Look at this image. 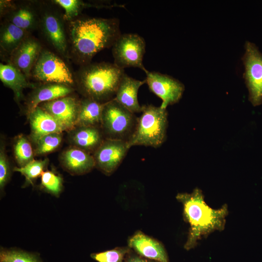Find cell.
<instances>
[{"label":"cell","instance_id":"e0dca14e","mask_svg":"<svg viewBox=\"0 0 262 262\" xmlns=\"http://www.w3.org/2000/svg\"><path fill=\"white\" fill-rule=\"evenodd\" d=\"M61 160L64 167L75 174L88 173L96 166L93 156L79 147L66 150L62 154Z\"/></svg>","mask_w":262,"mask_h":262},{"label":"cell","instance_id":"ac0fdd59","mask_svg":"<svg viewBox=\"0 0 262 262\" xmlns=\"http://www.w3.org/2000/svg\"><path fill=\"white\" fill-rule=\"evenodd\" d=\"M42 25L45 34L55 49L63 54L67 50V42L63 25L55 15L47 13L43 17Z\"/></svg>","mask_w":262,"mask_h":262},{"label":"cell","instance_id":"4316f807","mask_svg":"<svg viewBox=\"0 0 262 262\" xmlns=\"http://www.w3.org/2000/svg\"><path fill=\"white\" fill-rule=\"evenodd\" d=\"M41 176L43 188L48 193L59 196L63 188L61 177L50 171L43 172Z\"/></svg>","mask_w":262,"mask_h":262},{"label":"cell","instance_id":"1f68e13d","mask_svg":"<svg viewBox=\"0 0 262 262\" xmlns=\"http://www.w3.org/2000/svg\"><path fill=\"white\" fill-rule=\"evenodd\" d=\"M125 262H153L146 259L137 256L130 257Z\"/></svg>","mask_w":262,"mask_h":262},{"label":"cell","instance_id":"8992f818","mask_svg":"<svg viewBox=\"0 0 262 262\" xmlns=\"http://www.w3.org/2000/svg\"><path fill=\"white\" fill-rule=\"evenodd\" d=\"M112 47L114 64L118 67H137L145 72L147 70L143 64L146 52L143 37L135 33L121 34Z\"/></svg>","mask_w":262,"mask_h":262},{"label":"cell","instance_id":"ffe728a7","mask_svg":"<svg viewBox=\"0 0 262 262\" xmlns=\"http://www.w3.org/2000/svg\"><path fill=\"white\" fill-rule=\"evenodd\" d=\"M0 79L6 86L11 89L17 100L23 97L24 89L33 86L26 76L11 64L0 65Z\"/></svg>","mask_w":262,"mask_h":262},{"label":"cell","instance_id":"484cf974","mask_svg":"<svg viewBox=\"0 0 262 262\" xmlns=\"http://www.w3.org/2000/svg\"><path fill=\"white\" fill-rule=\"evenodd\" d=\"M48 162L47 159L33 160L23 166L15 167L14 170L23 175L26 178L27 183L33 184V180L41 176Z\"/></svg>","mask_w":262,"mask_h":262},{"label":"cell","instance_id":"f546056e","mask_svg":"<svg viewBox=\"0 0 262 262\" xmlns=\"http://www.w3.org/2000/svg\"><path fill=\"white\" fill-rule=\"evenodd\" d=\"M54 1L65 10L64 18L66 20L77 16L82 8L92 6L78 0H55Z\"/></svg>","mask_w":262,"mask_h":262},{"label":"cell","instance_id":"30bf717a","mask_svg":"<svg viewBox=\"0 0 262 262\" xmlns=\"http://www.w3.org/2000/svg\"><path fill=\"white\" fill-rule=\"evenodd\" d=\"M130 148L127 141L104 139L93 153L96 166L106 175L112 174L119 166Z\"/></svg>","mask_w":262,"mask_h":262},{"label":"cell","instance_id":"cb8c5ba5","mask_svg":"<svg viewBox=\"0 0 262 262\" xmlns=\"http://www.w3.org/2000/svg\"><path fill=\"white\" fill-rule=\"evenodd\" d=\"M0 262H43L36 253L16 248H1Z\"/></svg>","mask_w":262,"mask_h":262},{"label":"cell","instance_id":"d4e9b609","mask_svg":"<svg viewBox=\"0 0 262 262\" xmlns=\"http://www.w3.org/2000/svg\"><path fill=\"white\" fill-rule=\"evenodd\" d=\"M14 153L17 162L20 167L34 160L33 149L30 142L22 136L17 139L15 144Z\"/></svg>","mask_w":262,"mask_h":262},{"label":"cell","instance_id":"52a82bcc","mask_svg":"<svg viewBox=\"0 0 262 262\" xmlns=\"http://www.w3.org/2000/svg\"><path fill=\"white\" fill-rule=\"evenodd\" d=\"M31 75L45 83H57L70 85L74 83L73 75L64 61L48 50L41 51L35 62Z\"/></svg>","mask_w":262,"mask_h":262},{"label":"cell","instance_id":"4dcf8cb0","mask_svg":"<svg viewBox=\"0 0 262 262\" xmlns=\"http://www.w3.org/2000/svg\"><path fill=\"white\" fill-rule=\"evenodd\" d=\"M10 174L8 161L3 149L1 148L0 152V188L1 190L8 182Z\"/></svg>","mask_w":262,"mask_h":262},{"label":"cell","instance_id":"9a60e30c","mask_svg":"<svg viewBox=\"0 0 262 262\" xmlns=\"http://www.w3.org/2000/svg\"><path fill=\"white\" fill-rule=\"evenodd\" d=\"M32 140L37 143L44 136L63 131L58 121L49 113L38 106L29 114Z\"/></svg>","mask_w":262,"mask_h":262},{"label":"cell","instance_id":"3957f363","mask_svg":"<svg viewBox=\"0 0 262 262\" xmlns=\"http://www.w3.org/2000/svg\"><path fill=\"white\" fill-rule=\"evenodd\" d=\"M125 73L114 63H89L80 70L78 80L85 98L105 103L115 98Z\"/></svg>","mask_w":262,"mask_h":262},{"label":"cell","instance_id":"6da1fadb","mask_svg":"<svg viewBox=\"0 0 262 262\" xmlns=\"http://www.w3.org/2000/svg\"><path fill=\"white\" fill-rule=\"evenodd\" d=\"M69 29L72 51L84 65L100 50L112 47L121 34L115 18L78 19L70 22Z\"/></svg>","mask_w":262,"mask_h":262},{"label":"cell","instance_id":"5bb4252c","mask_svg":"<svg viewBox=\"0 0 262 262\" xmlns=\"http://www.w3.org/2000/svg\"><path fill=\"white\" fill-rule=\"evenodd\" d=\"M128 245L140 256L159 262H168L162 244L141 231L135 232L128 240Z\"/></svg>","mask_w":262,"mask_h":262},{"label":"cell","instance_id":"44dd1931","mask_svg":"<svg viewBox=\"0 0 262 262\" xmlns=\"http://www.w3.org/2000/svg\"><path fill=\"white\" fill-rule=\"evenodd\" d=\"M104 139L100 129L96 126L80 127L72 136L73 142L79 148L93 153Z\"/></svg>","mask_w":262,"mask_h":262},{"label":"cell","instance_id":"f1b7e54d","mask_svg":"<svg viewBox=\"0 0 262 262\" xmlns=\"http://www.w3.org/2000/svg\"><path fill=\"white\" fill-rule=\"evenodd\" d=\"M129 250L118 247L99 253H92L91 257L98 262H122Z\"/></svg>","mask_w":262,"mask_h":262},{"label":"cell","instance_id":"4fadbf2b","mask_svg":"<svg viewBox=\"0 0 262 262\" xmlns=\"http://www.w3.org/2000/svg\"><path fill=\"white\" fill-rule=\"evenodd\" d=\"M146 83V80H136L125 73L119 84L114 99L133 114L142 112L143 105L139 104L137 95L140 87Z\"/></svg>","mask_w":262,"mask_h":262},{"label":"cell","instance_id":"83f0119b","mask_svg":"<svg viewBox=\"0 0 262 262\" xmlns=\"http://www.w3.org/2000/svg\"><path fill=\"white\" fill-rule=\"evenodd\" d=\"M61 141V133L46 135L36 143L35 153L40 155L51 152L59 147Z\"/></svg>","mask_w":262,"mask_h":262},{"label":"cell","instance_id":"8fae6325","mask_svg":"<svg viewBox=\"0 0 262 262\" xmlns=\"http://www.w3.org/2000/svg\"><path fill=\"white\" fill-rule=\"evenodd\" d=\"M59 123L63 131L72 130L76 125L80 101L71 97H64L39 105Z\"/></svg>","mask_w":262,"mask_h":262},{"label":"cell","instance_id":"7a4b0ae2","mask_svg":"<svg viewBox=\"0 0 262 262\" xmlns=\"http://www.w3.org/2000/svg\"><path fill=\"white\" fill-rule=\"evenodd\" d=\"M176 198L182 204L184 219L190 225L184 245L186 250L194 248L203 237L225 229L229 214L227 205L218 209L211 208L205 202L202 191L198 188L191 193H179Z\"/></svg>","mask_w":262,"mask_h":262},{"label":"cell","instance_id":"d6986e66","mask_svg":"<svg viewBox=\"0 0 262 262\" xmlns=\"http://www.w3.org/2000/svg\"><path fill=\"white\" fill-rule=\"evenodd\" d=\"M105 103H101L88 98L80 101L76 125L79 127L100 126Z\"/></svg>","mask_w":262,"mask_h":262},{"label":"cell","instance_id":"ba28073f","mask_svg":"<svg viewBox=\"0 0 262 262\" xmlns=\"http://www.w3.org/2000/svg\"><path fill=\"white\" fill-rule=\"evenodd\" d=\"M242 57L244 78L248 91V99L254 106L262 103V53L254 43L246 41Z\"/></svg>","mask_w":262,"mask_h":262},{"label":"cell","instance_id":"5b68a950","mask_svg":"<svg viewBox=\"0 0 262 262\" xmlns=\"http://www.w3.org/2000/svg\"><path fill=\"white\" fill-rule=\"evenodd\" d=\"M138 117L114 98L106 102L102 113L101 127L105 139L128 142L137 124Z\"/></svg>","mask_w":262,"mask_h":262},{"label":"cell","instance_id":"2e32d148","mask_svg":"<svg viewBox=\"0 0 262 262\" xmlns=\"http://www.w3.org/2000/svg\"><path fill=\"white\" fill-rule=\"evenodd\" d=\"M73 91L69 85L57 83H46L36 88L32 93L28 102L29 114L41 103L64 97Z\"/></svg>","mask_w":262,"mask_h":262},{"label":"cell","instance_id":"7c38bea8","mask_svg":"<svg viewBox=\"0 0 262 262\" xmlns=\"http://www.w3.org/2000/svg\"><path fill=\"white\" fill-rule=\"evenodd\" d=\"M41 46L35 39L27 37L11 54V65L20 70L27 78L41 53Z\"/></svg>","mask_w":262,"mask_h":262},{"label":"cell","instance_id":"7402d4cb","mask_svg":"<svg viewBox=\"0 0 262 262\" xmlns=\"http://www.w3.org/2000/svg\"><path fill=\"white\" fill-rule=\"evenodd\" d=\"M27 33L10 22L7 23L2 26L0 30L1 48L11 54L28 37Z\"/></svg>","mask_w":262,"mask_h":262},{"label":"cell","instance_id":"9c48e42d","mask_svg":"<svg viewBox=\"0 0 262 262\" xmlns=\"http://www.w3.org/2000/svg\"><path fill=\"white\" fill-rule=\"evenodd\" d=\"M146 81L149 89L162 100L161 107L166 109L168 105L175 104L181 99L184 84L178 80L156 71L145 72Z\"/></svg>","mask_w":262,"mask_h":262},{"label":"cell","instance_id":"277c9868","mask_svg":"<svg viewBox=\"0 0 262 262\" xmlns=\"http://www.w3.org/2000/svg\"><path fill=\"white\" fill-rule=\"evenodd\" d=\"M135 129L128 141L130 148L143 146L157 148L165 141L168 125L166 109L153 105H143Z\"/></svg>","mask_w":262,"mask_h":262},{"label":"cell","instance_id":"603a6c76","mask_svg":"<svg viewBox=\"0 0 262 262\" xmlns=\"http://www.w3.org/2000/svg\"><path fill=\"white\" fill-rule=\"evenodd\" d=\"M27 32L33 29L37 24V16L33 10L28 6L15 9L9 21Z\"/></svg>","mask_w":262,"mask_h":262}]
</instances>
